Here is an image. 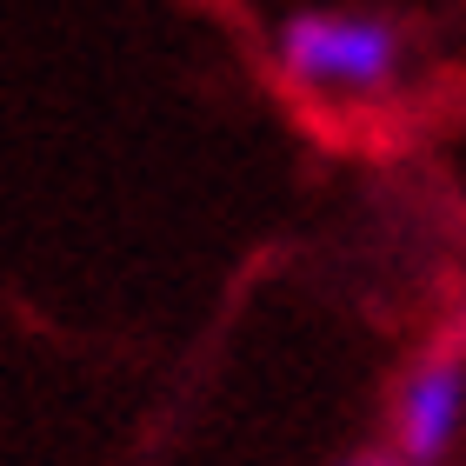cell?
Masks as SVG:
<instances>
[{
    "instance_id": "1",
    "label": "cell",
    "mask_w": 466,
    "mask_h": 466,
    "mask_svg": "<svg viewBox=\"0 0 466 466\" xmlns=\"http://www.w3.org/2000/svg\"><path fill=\"white\" fill-rule=\"evenodd\" d=\"M280 74L313 94H387L407 60V27L387 14H287L273 34Z\"/></svg>"
},
{
    "instance_id": "2",
    "label": "cell",
    "mask_w": 466,
    "mask_h": 466,
    "mask_svg": "<svg viewBox=\"0 0 466 466\" xmlns=\"http://www.w3.org/2000/svg\"><path fill=\"white\" fill-rule=\"evenodd\" d=\"M466 427V353H427L400 380L393 400V453L407 466H440Z\"/></svg>"
},
{
    "instance_id": "3",
    "label": "cell",
    "mask_w": 466,
    "mask_h": 466,
    "mask_svg": "<svg viewBox=\"0 0 466 466\" xmlns=\"http://www.w3.org/2000/svg\"><path fill=\"white\" fill-rule=\"evenodd\" d=\"M340 466H407V460L387 453V447H367V453H353V460H340Z\"/></svg>"
}]
</instances>
